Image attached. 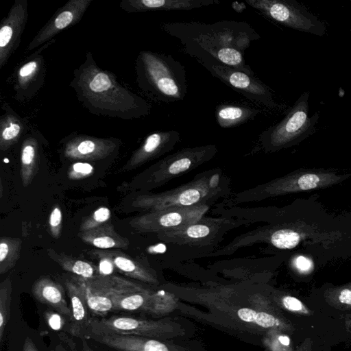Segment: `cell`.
I'll return each mask as SVG.
<instances>
[{
	"label": "cell",
	"instance_id": "16",
	"mask_svg": "<svg viewBox=\"0 0 351 351\" xmlns=\"http://www.w3.org/2000/svg\"><path fill=\"white\" fill-rule=\"evenodd\" d=\"M112 311H140L158 315L173 311L178 306L176 297L165 291L145 289L116 296L112 299Z\"/></svg>",
	"mask_w": 351,
	"mask_h": 351
},
{
	"label": "cell",
	"instance_id": "6",
	"mask_svg": "<svg viewBox=\"0 0 351 351\" xmlns=\"http://www.w3.org/2000/svg\"><path fill=\"white\" fill-rule=\"evenodd\" d=\"M217 152L215 145L183 148L150 166L130 184L132 189L141 191L161 186L171 180L207 162Z\"/></svg>",
	"mask_w": 351,
	"mask_h": 351
},
{
	"label": "cell",
	"instance_id": "47",
	"mask_svg": "<svg viewBox=\"0 0 351 351\" xmlns=\"http://www.w3.org/2000/svg\"><path fill=\"white\" fill-rule=\"evenodd\" d=\"M82 350L83 351H95L89 346L85 339L82 340Z\"/></svg>",
	"mask_w": 351,
	"mask_h": 351
},
{
	"label": "cell",
	"instance_id": "3",
	"mask_svg": "<svg viewBox=\"0 0 351 351\" xmlns=\"http://www.w3.org/2000/svg\"><path fill=\"white\" fill-rule=\"evenodd\" d=\"M229 191L228 178L221 169L205 171L191 182L175 189L158 193L136 195L132 201V206L148 212L193 206L199 204H211Z\"/></svg>",
	"mask_w": 351,
	"mask_h": 351
},
{
	"label": "cell",
	"instance_id": "25",
	"mask_svg": "<svg viewBox=\"0 0 351 351\" xmlns=\"http://www.w3.org/2000/svg\"><path fill=\"white\" fill-rule=\"evenodd\" d=\"M1 108L0 151L5 152L19 143L30 128L8 102H3Z\"/></svg>",
	"mask_w": 351,
	"mask_h": 351
},
{
	"label": "cell",
	"instance_id": "10",
	"mask_svg": "<svg viewBox=\"0 0 351 351\" xmlns=\"http://www.w3.org/2000/svg\"><path fill=\"white\" fill-rule=\"evenodd\" d=\"M339 180L340 177L331 173H293L242 191L236 195L235 200L237 202L259 201L276 195L322 188Z\"/></svg>",
	"mask_w": 351,
	"mask_h": 351
},
{
	"label": "cell",
	"instance_id": "24",
	"mask_svg": "<svg viewBox=\"0 0 351 351\" xmlns=\"http://www.w3.org/2000/svg\"><path fill=\"white\" fill-rule=\"evenodd\" d=\"M219 3L218 0H123L119 3V8L126 13H136L191 10Z\"/></svg>",
	"mask_w": 351,
	"mask_h": 351
},
{
	"label": "cell",
	"instance_id": "44",
	"mask_svg": "<svg viewBox=\"0 0 351 351\" xmlns=\"http://www.w3.org/2000/svg\"><path fill=\"white\" fill-rule=\"evenodd\" d=\"M313 341L311 338H306L296 348L295 351H312Z\"/></svg>",
	"mask_w": 351,
	"mask_h": 351
},
{
	"label": "cell",
	"instance_id": "22",
	"mask_svg": "<svg viewBox=\"0 0 351 351\" xmlns=\"http://www.w3.org/2000/svg\"><path fill=\"white\" fill-rule=\"evenodd\" d=\"M64 283L71 304L70 332L80 338L89 336L91 319L89 318L84 287L78 277L66 278Z\"/></svg>",
	"mask_w": 351,
	"mask_h": 351
},
{
	"label": "cell",
	"instance_id": "31",
	"mask_svg": "<svg viewBox=\"0 0 351 351\" xmlns=\"http://www.w3.org/2000/svg\"><path fill=\"white\" fill-rule=\"evenodd\" d=\"M49 257L57 263L64 270L84 279L93 278L97 276V268L90 262L76 258L51 248L47 250Z\"/></svg>",
	"mask_w": 351,
	"mask_h": 351
},
{
	"label": "cell",
	"instance_id": "49",
	"mask_svg": "<svg viewBox=\"0 0 351 351\" xmlns=\"http://www.w3.org/2000/svg\"><path fill=\"white\" fill-rule=\"evenodd\" d=\"M350 32H351V29H350Z\"/></svg>",
	"mask_w": 351,
	"mask_h": 351
},
{
	"label": "cell",
	"instance_id": "48",
	"mask_svg": "<svg viewBox=\"0 0 351 351\" xmlns=\"http://www.w3.org/2000/svg\"><path fill=\"white\" fill-rule=\"evenodd\" d=\"M56 351H65V350L60 345L56 348Z\"/></svg>",
	"mask_w": 351,
	"mask_h": 351
},
{
	"label": "cell",
	"instance_id": "5",
	"mask_svg": "<svg viewBox=\"0 0 351 351\" xmlns=\"http://www.w3.org/2000/svg\"><path fill=\"white\" fill-rule=\"evenodd\" d=\"M309 93H302L283 119L264 130L259 141L267 153L274 152L295 145L316 130L319 113L309 116Z\"/></svg>",
	"mask_w": 351,
	"mask_h": 351
},
{
	"label": "cell",
	"instance_id": "35",
	"mask_svg": "<svg viewBox=\"0 0 351 351\" xmlns=\"http://www.w3.org/2000/svg\"><path fill=\"white\" fill-rule=\"evenodd\" d=\"M263 343L267 351H295L289 334L277 328L266 331Z\"/></svg>",
	"mask_w": 351,
	"mask_h": 351
},
{
	"label": "cell",
	"instance_id": "8",
	"mask_svg": "<svg viewBox=\"0 0 351 351\" xmlns=\"http://www.w3.org/2000/svg\"><path fill=\"white\" fill-rule=\"evenodd\" d=\"M90 332L133 335L160 340L184 335L185 333L179 323L169 319L151 320L123 316L91 319Z\"/></svg>",
	"mask_w": 351,
	"mask_h": 351
},
{
	"label": "cell",
	"instance_id": "32",
	"mask_svg": "<svg viewBox=\"0 0 351 351\" xmlns=\"http://www.w3.org/2000/svg\"><path fill=\"white\" fill-rule=\"evenodd\" d=\"M22 247L20 238L1 237L0 238V274H5L16 264Z\"/></svg>",
	"mask_w": 351,
	"mask_h": 351
},
{
	"label": "cell",
	"instance_id": "46",
	"mask_svg": "<svg viewBox=\"0 0 351 351\" xmlns=\"http://www.w3.org/2000/svg\"><path fill=\"white\" fill-rule=\"evenodd\" d=\"M345 326L347 331L351 334V315H348L346 316Z\"/></svg>",
	"mask_w": 351,
	"mask_h": 351
},
{
	"label": "cell",
	"instance_id": "30",
	"mask_svg": "<svg viewBox=\"0 0 351 351\" xmlns=\"http://www.w3.org/2000/svg\"><path fill=\"white\" fill-rule=\"evenodd\" d=\"M259 112L258 109L252 107L221 104L216 107L215 118L221 128H230L253 119Z\"/></svg>",
	"mask_w": 351,
	"mask_h": 351
},
{
	"label": "cell",
	"instance_id": "14",
	"mask_svg": "<svg viewBox=\"0 0 351 351\" xmlns=\"http://www.w3.org/2000/svg\"><path fill=\"white\" fill-rule=\"evenodd\" d=\"M55 42V38L47 42L16 66L12 74L14 99L29 101L43 86L47 67L43 52Z\"/></svg>",
	"mask_w": 351,
	"mask_h": 351
},
{
	"label": "cell",
	"instance_id": "28",
	"mask_svg": "<svg viewBox=\"0 0 351 351\" xmlns=\"http://www.w3.org/2000/svg\"><path fill=\"white\" fill-rule=\"evenodd\" d=\"M77 236L86 244L104 250H125L130 244L128 238L120 235L110 222L94 229L80 232Z\"/></svg>",
	"mask_w": 351,
	"mask_h": 351
},
{
	"label": "cell",
	"instance_id": "23",
	"mask_svg": "<svg viewBox=\"0 0 351 351\" xmlns=\"http://www.w3.org/2000/svg\"><path fill=\"white\" fill-rule=\"evenodd\" d=\"M181 43L184 51L191 56L196 53H205L226 66L255 77L250 66L245 64L243 52L238 49L193 40H184Z\"/></svg>",
	"mask_w": 351,
	"mask_h": 351
},
{
	"label": "cell",
	"instance_id": "37",
	"mask_svg": "<svg viewBox=\"0 0 351 351\" xmlns=\"http://www.w3.org/2000/svg\"><path fill=\"white\" fill-rule=\"evenodd\" d=\"M110 217V210L107 207L101 206L83 221L80 227V232L94 229L108 223Z\"/></svg>",
	"mask_w": 351,
	"mask_h": 351
},
{
	"label": "cell",
	"instance_id": "41",
	"mask_svg": "<svg viewBox=\"0 0 351 351\" xmlns=\"http://www.w3.org/2000/svg\"><path fill=\"white\" fill-rule=\"evenodd\" d=\"M62 223V213L58 204L53 205L49 217V232L54 239H58L61 235Z\"/></svg>",
	"mask_w": 351,
	"mask_h": 351
},
{
	"label": "cell",
	"instance_id": "18",
	"mask_svg": "<svg viewBox=\"0 0 351 351\" xmlns=\"http://www.w3.org/2000/svg\"><path fill=\"white\" fill-rule=\"evenodd\" d=\"M29 16L27 0H15L0 24V69L20 45Z\"/></svg>",
	"mask_w": 351,
	"mask_h": 351
},
{
	"label": "cell",
	"instance_id": "21",
	"mask_svg": "<svg viewBox=\"0 0 351 351\" xmlns=\"http://www.w3.org/2000/svg\"><path fill=\"white\" fill-rule=\"evenodd\" d=\"M45 141L43 134L31 128L21 140L20 175L24 187L32 183L39 170Z\"/></svg>",
	"mask_w": 351,
	"mask_h": 351
},
{
	"label": "cell",
	"instance_id": "45",
	"mask_svg": "<svg viewBox=\"0 0 351 351\" xmlns=\"http://www.w3.org/2000/svg\"><path fill=\"white\" fill-rule=\"evenodd\" d=\"M23 351H38L34 343L29 337H27L25 340Z\"/></svg>",
	"mask_w": 351,
	"mask_h": 351
},
{
	"label": "cell",
	"instance_id": "4",
	"mask_svg": "<svg viewBox=\"0 0 351 351\" xmlns=\"http://www.w3.org/2000/svg\"><path fill=\"white\" fill-rule=\"evenodd\" d=\"M162 28L172 36L184 40L207 43L234 48L242 52L259 35L247 23L221 21L212 24L198 22L165 23Z\"/></svg>",
	"mask_w": 351,
	"mask_h": 351
},
{
	"label": "cell",
	"instance_id": "7",
	"mask_svg": "<svg viewBox=\"0 0 351 351\" xmlns=\"http://www.w3.org/2000/svg\"><path fill=\"white\" fill-rule=\"evenodd\" d=\"M263 15L287 27L323 36L326 26L317 16L295 0H245Z\"/></svg>",
	"mask_w": 351,
	"mask_h": 351
},
{
	"label": "cell",
	"instance_id": "2",
	"mask_svg": "<svg viewBox=\"0 0 351 351\" xmlns=\"http://www.w3.org/2000/svg\"><path fill=\"white\" fill-rule=\"evenodd\" d=\"M134 68L138 88L151 99L168 103L185 97L186 71L171 55L142 50Z\"/></svg>",
	"mask_w": 351,
	"mask_h": 351
},
{
	"label": "cell",
	"instance_id": "9",
	"mask_svg": "<svg viewBox=\"0 0 351 351\" xmlns=\"http://www.w3.org/2000/svg\"><path fill=\"white\" fill-rule=\"evenodd\" d=\"M192 57L214 77L248 99L271 109L280 107L269 88L256 77L226 66L205 53H196Z\"/></svg>",
	"mask_w": 351,
	"mask_h": 351
},
{
	"label": "cell",
	"instance_id": "19",
	"mask_svg": "<svg viewBox=\"0 0 351 351\" xmlns=\"http://www.w3.org/2000/svg\"><path fill=\"white\" fill-rule=\"evenodd\" d=\"M180 138V133L176 130L158 131L149 134L132 154L119 172L124 173L135 169L167 154L173 149Z\"/></svg>",
	"mask_w": 351,
	"mask_h": 351
},
{
	"label": "cell",
	"instance_id": "27",
	"mask_svg": "<svg viewBox=\"0 0 351 351\" xmlns=\"http://www.w3.org/2000/svg\"><path fill=\"white\" fill-rule=\"evenodd\" d=\"M32 293L40 303L47 304L62 315L71 318V309L65 300L64 289L58 282L49 277L42 276L33 284Z\"/></svg>",
	"mask_w": 351,
	"mask_h": 351
},
{
	"label": "cell",
	"instance_id": "13",
	"mask_svg": "<svg viewBox=\"0 0 351 351\" xmlns=\"http://www.w3.org/2000/svg\"><path fill=\"white\" fill-rule=\"evenodd\" d=\"M78 278L84 287L89 309L97 314L113 310V298L146 289L141 284L114 276L97 275L90 279Z\"/></svg>",
	"mask_w": 351,
	"mask_h": 351
},
{
	"label": "cell",
	"instance_id": "40",
	"mask_svg": "<svg viewBox=\"0 0 351 351\" xmlns=\"http://www.w3.org/2000/svg\"><path fill=\"white\" fill-rule=\"evenodd\" d=\"M94 171V167L88 162L77 161L73 162L67 171L71 180H80L90 176Z\"/></svg>",
	"mask_w": 351,
	"mask_h": 351
},
{
	"label": "cell",
	"instance_id": "17",
	"mask_svg": "<svg viewBox=\"0 0 351 351\" xmlns=\"http://www.w3.org/2000/svg\"><path fill=\"white\" fill-rule=\"evenodd\" d=\"M93 0H69L59 8L29 42L27 50H34L61 32L78 23Z\"/></svg>",
	"mask_w": 351,
	"mask_h": 351
},
{
	"label": "cell",
	"instance_id": "1",
	"mask_svg": "<svg viewBox=\"0 0 351 351\" xmlns=\"http://www.w3.org/2000/svg\"><path fill=\"white\" fill-rule=\"evenodd\" d=\"M69 86L90 113L125 121L148 116L151 104L121 84L110 71L103 69L86 51L84 61L73 72Z\"/></svg>",
	"mask_w": 351,
	"mask_h": 351
},
{
	"label": "cell",
	"instance_id": "20",
	"mask_svg": "<svg viewBox=\"0 0 351 351\" xmlns=\"http://www.w3.org/2000/svg\"><path fill=\"white\" fill-rule=\"evenodd\" d=\"M89 337L118 351H188L182 346L143 336L90 332Z\"/></svg>",
	"mask_w": 351,
	"mask_h": 351
},
{
	"label": "cell",
	"instance_id": "38",
	"mask_svg": "<svg viewBox=\"0 0 351 351\" xmlns=\"http://www.w3.org/2000/svg\"><path fill=\"white\" fill-rule=\"evenodd\" d=\"M249 302L251 306L256 310L282 315L280 309L272 302L269 296L266 297L260 294H254L250 296Z\"/></svg>",
	"mask_w": 351,
	"mask_h": 351
},
{
	"label": "cell",
	"instance_id": "29",
	"mask_svg": "<svg viewBox=\"0 0 351 351\" xmlns=\"http://www.w3.org/2000/svg\"><path fill=\"white\" fill-rule=\"evenodd\" d=\"M104 251L112 258L115 267L127 276L147 284L159 283L157 274L152 268L119 250Z\"/></svg>",
	"mask_w": 351,
	"mask_h": 351
},
{
	"label": "cell",
	"instance_id": "11",
	"mask_svg": "<svg viewBox=\"0 0 351 351\" xmlns=\"http://www.w3.org/2000/svg\"><path fill=\"white\" fill-rule=\"evenodd\" d=\"M246 221L228 217H203L180 229L156 235L165 243L202 247L217 243L226 232Z\"/></svg>",
	"mask_w": 351,
	"mask_h": 351
},
{
	"label": "cell",
	"instance_id": "36",
	"mask_svg": "<svg viewBox=\"0 0 351 351\" xmlns=\"http://www.w3.org/2000/svg\"><path fill=\"white\" fill-rule=\"evenodd\" d=\"M326 302L339 310H351V283L330 288L324 293Z\"/></svg>",
	"mask_w": 351,
	"mask_h": 351
},
{
	"label": "cell",
	"instance_id": "43",
	"mask_svg": "<svg viewBox=\"0 0 351 351\" xmlns=\"http://www.w3.org/2000/svg\"><path fill=\"white\" fill-rule=\"evenodd\" d=\"M295 265L300 270L305 271L310 268L311 262L306 258L300 256L296 258Z\"/></svg>",
	"mask_w": 351,
	"mask_h": 351
},
{
	"label": "cell",
	"instance_id": "42",
	"mask_svg": "<svg viewBox=\"0 0 351 351\" xmlns=\"http://www.w3.org/2000/svg\"><path fill=\"white\" fill-rule=\"evenodd\" d=\"M45 317L48 326L53 330H61L64 324V319L58 312L46 311Z\"/></svg>",
	"mask_w": 351,
	"mask_h": 351
},
{
	"label": "cell",
	"instance_id": "26",
	"mask_svg": "<svg viewBox=\"0 0 351 351\" xmlns=\"http://www.w3.org/2000/svg\"><path fill=\"white\" fill-rule=\"evenodd\" d=\"M232 313L240 322L247 324L254 328L263 329L266 331L277 328L288 334L295 330L291 322L282 315H274L248 307L237 308Z\"/></svg>",
	"mask_w": 351,
	"mask_h": 351
},
{
	"label": "cell",
	"instance_id": "34",
	"mask_svg": "<svg viewBox=\"0 0 351 351\" xmlns=\"http://www.w3.org/2000/svg\"><path fill=\"white\" fill-rule=\"evenodd\" d=\"M12 284L7 278L0 284V345L1 346L6 325L10 319Z\"/></svg>",
	"mask_w": 351,
	"mask_h": 351
},
{
	"label": "cell",
	"instance_id": "15",
	"mask_svg": "<svg viewBox=\"0 0 351 351\" xmlns=\"http://www.w3.org/2000/svg\"><path fill=\"white\" fill-rule=\"evenodd\" d=\"M61 154L69 160L96 162L114 155L121 141L115 137H98L73 132L60 142Z\"/></svg>",
	"mask_w": 351,
	"mask_h": 351
},
{
	"label": "cell",
	"instance_id": "39",
	"mask_svg": "<svg viewBox=\"0 0 351 351\" xmlns=\"http://www.w3.org/2000/svg\"><path fill=\"white\" fill-rule=\"evenodd\" d=\"M89 254L99 261L97 268L99 275L104 276H111L115 268L112 258L108 256L103 250H92L89 252Z\"/></svg>",
	"mask_w": 351,
	"mask_h": 351
},
{
	"label": "cell",
	"instance_id": "12",
	"mask_svg": "<svg viewBox=\"0 0 351 351\" xmlns=\"http://www.w3.org/2000/svg\"><path fill=\"white\" fill-rule=\"evenodd\" d=\"M210 205L203 204L148 212L132 219L129 225L142 233L158 234L176 230L202 219Z\"/></svg>",
	"mask_w": 351,
	"mask_h": 351
},
{
	"label": "cell",
	"instance_id": "33",
	"mask_svg": "<svg viewBox=\"0 0 351 351\" xmlns=\"http://www.w3.org/2000/svg\"><path fill=\"white\" fill-rule=\"evenodd\" d=\"M280 308L302 316H310L313 312L298 298L289 294L274 292L269 296Z\"/></svg>",
	"mask_w": 351,
	"mask_h": 351
}]
</instances>
